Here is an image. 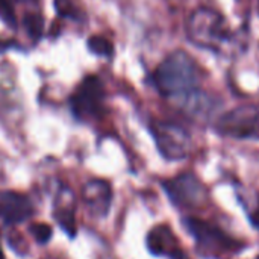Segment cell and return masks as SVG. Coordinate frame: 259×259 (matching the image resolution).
<instances>
[{
	"label": "cell",
	"instance_id": "obj_9",
	"mask_svg": "<svg viewBox=\"0 0 259 259\" xmlns=\"http://www.w3.org/2000/svg\"><path fill=\"white\" fill-rule=\"evenodd\" d=\"M146 247L150 255L167 259H190L184 252L179 238L165 223L153 226L146 235Z\"/></svg>",
	"mask_w": 259,
	"mask_h": 259
},
{
	"label": "cell",
	"instance_id": "obj_21",
	"mask_svg": "<svg viewBox=\"0 0 259 259\" xmlns=\"http://www.w3.org/2000/svg\"><path fill=\"white\" fill-rule=\"evenodd\" d=\"M258 9H259V0H258Z\"/></svg>",
	"mask_w": 259,
	"mask_h": 259
},
{
	"label": "cell",
	"instance_id": "obj_10",
	"mask_svg": "<svg viewBox=\"0 0 259 259\" xmlns=\"http://www.w3.org/2000/svg\"><path fill=\"white\" fill-rule=\"evenodd\" d=\"M35 215V206L27 194L18 191H0V222L5 226H17Z\"/></svg>",
	"mask_w": 259,
	"mask_h": 259
},
{
	"label": "cell",
	"instance_id": "obj_8",
	"mask_svg": "<svg viewBox=\"0 0 259 259\" xmlns=\"http://www.w3.org/2000/svg\"><path fill=\"white\" fill-rule=\"evenodd\" d=\"M112 187L105 179H90L82 188V202L90 217L103 220L112 206Z\"/></svg>",
	"mask_w": 259,
	"mask_h": 259
},
{
	"label": "cell",
	"instance_id": "obj_1",
	"mask_svg": "<svg viewBox=\"0 0 259 259\" xmlns=\"http://www.w3.org/2000/svg\"><path fill=\"white\" fill-rule=\"evenodd\" d=\"M203 70L200 64L185 50L168 53L152 73L153 88L168 100L191 102L200 94Z\"/></svg>",
	"mask_w": 259,
	"mask_h": 259
},
{
	"label": "cell",
	"instance_id": "obj_18",
	"mask_svg": "<svg viewBox=\"0 0 259 259\" xmlns=\"http://www.w3.org/2000/svg\"><path fill=\"white\" fill-rule=\"evenodd\" d=\"M12 3L15 2V3H26V5H36L39 0H11Z\"/></svg>",
	"mask_w": 259,
	"mask_h": 259
},
{
	"label": "cell",
	"instance_id": "obj_22",
	"mask_svg": "<svg viewBox=\"0 0 259 259\" xmlns=\"http://www.w3.org/2000/svg\"><path fill=\"white\" fill-rule=\"evenodd\" d=\"M258 259H259V258H258Z\"/></svg>",
	"mask_w": 259,
	"mask_h": 259
},
{
	"label": "cell",
	"instance_id": "obj_5",
	"mask_svg": "<svg viewBox=\"0 0 259 259\" xmlns=\"http://www.w3.org/2000/svg\"><path fill=\"white\" fill-rule=\"evenodd\" d=\"M150 134L164 159L182 161L190 155L191 135L182 124L175 121H153Z\"/></svg>",
	"mask_w": 259,
	"mask_h": 259
},
{
	"label": "cell",
	"instance_id": "obj_20",
	"mask_svg": "<svg viewBox=\"0 0 259 259\" xmlns=\"http://www.w3.org/2000/svg\"><path fill=\"white\" fill-rule=\"evenodd\" d=\"M235 2H243V0H235Z\"/></svg>",
	"mask_w": 259,
	"mask_h": 259
},
{
	"label": "cell",
	"instance_id": "obj_19",
	"mask_svg": "<svg viewBox=\"0 0 259 259\" xmlns=\"http://www.w3.org/2000/svg\"><path fill=\"white\" fill-rule=\"evenodd\" d=\"M0 259H5V253H3V249H2V237H0Z\"/></svg>",
	"mask_w": 259,
	"mask_h": 259
},
{
	"label": "cell",
	"instance_id": "obj_3",
	"mask_svg": "<svg viewBox=\"0 0 259 259\" xmlns=\"http://www.w3.org/2000/svg\"><path fill=\"white\" fill-rule=\"evenodd\" d=\"M182 225L193 237L199 255L206 259H222L228 255H237L246 249V243L234 238L222 228L211 225L199 217H184Z\"/></svg>",
	"mask_w": 259,
	"mask_h": 259
},
{
	"label": "cell",
	"instance_id": "obj_2",
	"mask_svg": "<svg viewBox=\"0 0 259 259\" xmlns=\"http://www.w3.org/2000/svg\"><path fill=\"white\" fill-rule=\"evenodd\" d=\"M232 36L234 33L223 14L212 8L200 6L188 17L187 38L199 49L217 53L232 39Z\"/></svg>",
	"mask_w": 259,
	"mask_h": 259
},
{
	"label": "cell",
	"instance_id": "obj_15",
	"mask_svg": "<svg viewBox=\"0 0 259 259\" xmlns=\"http://www.w3.org/2000/svg\"><path fill=\"white\" fill-rule=\"evenodd\" d=\"M30 235L33 237V240L38 244H47L52 240L53 235V229L50 225L46 223H35L30 226Z\"/></svg>",
	"mask_w": 259,
	"mask_h": 259
},
{
	"label": "cell",
	"instance_id": "obj_14",
	"mask_svg": "<svg viewBox=\"0 0 259 259\" xmlns=\"http://www.w3.org/2000/svg\"><path fill=\"white\" fill-rule=\"evenodd\" d=\"M87 46H88L91 53H94L97 56H102V58H111L112 53H114L112 42L108 38L102 36V35H93L87 41Z\"/></svg>",
	"mask_w": 259,
	"mask_h": 259
},
{
	"label": "cell",
	"instance_id": "obj_11",
	"mask_svg": "<svg viewBox=\"0 0 259 259\" xmlns=\"http://www.w3.org/2000/svg\"><path fill=\"white\" fill-rule=\"evenodd\" d=\"M53 217L59 228L70 237L74 238L77 234L76 225V208H74V196L70 188L61 187L58 188L56 197L53 200Z\"/></svg>",
	"mask_w": 259,
	"mask_h": 259
},
{
	"label": "cell",
	"instance_id": "obj_4",
	"mask_svg": "<svg viewBox=\"0 0 259 259\" xmlns=\"http://www.w3.org/2000/svg\"><path fill=\"white\" fill-rule=\"evenodd\" d=\"M70 109L76 120L93 121L105 114V87L99 76L90 74L70 96Z\"/></svg>",
	"mask_w": 259,
	"mask_h": 259
},
{
	"label": "cell",
	"instance_id": "obj_6",
	"mask_svg": "<svg viewBox=\"0 0 259 259\" xmlns=\"http://www.w3.org/2000/svg\"><path fill=\"white\" fill-rule=\"evenodd\" d=\"M161 185L170 202L181 209H197L208 202V190L194 173H179Z\"/></svg>",
	"mask_w": 259,
	"mask_h": 259
},
{
	"label": "cell",
	"instance_id": "obj_17",
	"mask_svg": "<svg viewBox=\"0 0 259 259\" xmlns=\"http://www.w3.org/2000/svg\"><path fill=\"white\" fill-rule=\"evenodd\" d=\"M249 220H250V223H252V226L256 229L259 232V206L249 215Z\"/></svg>",
	"mask_w": 259,
	"mask_h": 259
},
{
	"label": "cell",
	"instance_id": "obj_12",
	"mask_svg": "<svg viewBox=\"0 0 259 259\" xmlns=\"http://www.w3.org/2000/svg\"><path fill=\"white\" fill-rule=\"evenodd\" d=\"M44 17L39 12H27L23 18V27L29 38L38 41L44 33Z\"/></svg>",
	"mask_w": 259,
	"mask_h": 259
},
{
	"label": "cell",
	"instance_id": "obj_13",
	"mask_svg": "<svg viewBox=\"0 0 259 259\" xmlns=\"http://www.w3.org/2000/svg\"><path fill=\"white\" fill-rule=\"evenodd\" d=\"M55 9L61 18H67L79 23L85 20L83 11L77 6L74 0H55Z\"/></svg>",
	"mask_w": 259,
	"mask_h": 259
},
{
	"label": "cell",
	"instance_id": "obj_7",
	"mask_svg": "<svg viewBox=\"0 0 259 259\" xmlns=\"http://www.w3.org/2000/svg\"><path fill=\"white\" fill-rule=\"evenodd\" d=\"M215 131L229 138L259 140V103L228 111L219 118Z\"/></svg>",
	"mask_w": 259,
	"mask_h": 259
},
{
	"label": "cell",
	"instance_id": "obj_16",
	"mask_svg": "<svg viewBox=\"0 0 259 259\" xmlns=\"http://www.w3.org/2000/svg\"><path fill=\"white\" fill-rule=\"evenodd\" d=\"M0 20L9 29H17V15L11 0H0Z\"/></svg>",
	"mask_w": 259,
	"mask_h": 259
}]
</instances>
